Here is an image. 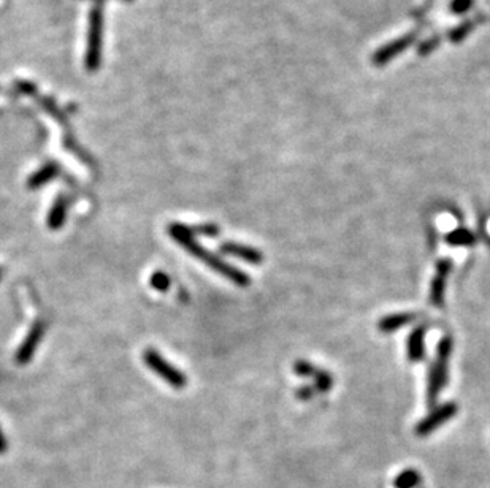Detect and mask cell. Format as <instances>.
Segmentation results:
<instances>
[{
  "label": "cell",
  "instance_id": "cell-1",
  "mask_svg": "<svg viewBox=\"0 0 490 488\" xmlns=\"http://www.w3.org/2000/svg\"><path fill=\"white\" fill-rule=\"evenodd\" d=\"M167 230H169V235L171 240H175L181 247L186 249L191 256L199 258L200 262H204L205 265L210 267L213 271L227 278L229 281H232L240 287L249 286L251 279L247 274L240 271L238 268L230 265V263H227L225 260H222V258H219L216 254L206 251L204 246H200V244L195 241V238L192 235V232L189 230L188 225H183V223H170Z\"/></svg>",
  "mask_w": 490,
  "mask_h": 488
},
{
  "label": "cell",
  "instance_id": "cell-2",
  "mask_svg": "<svg viewBox=\"0 0 490 488\" xmlns=\"http://www.w3.org/2000/svg\"><path fill=\"white\" fill-rule=\"evenodd\" d=\"M452 338L446 334L439 339L437 349V358L430 368L428 374V385H427V404L433 406L437 403L438 395L441 393L444 385L448 380V365L449 357L452 354Z\"/></svg>",
  "mask_w": 490,
  "mask_h": 488
},
{
  "label": "cell",
  "instance_id": "cell-3",
  "mask_svg": "<svg viewBox=\"0 0 490 488\" xmlns=\"http://www.w3.org/2000/svg\"><path fill=\"white\" fill-rule=\"evenodd\" d=\"M102 38H103V10L102 5L95 3L89 14L88 49H86V69L97 72L102 62Z\"/></svg>",
  "mask_w": 490,
  "mask_h": 488
},
{
  "label": "cell",
  "instance_id": "cell-4",
  "mask_svg": "<svg viewBox=\"0 0 490 488\" xmlns=\"http://www.w3.org/2000/svg\"><path fill=\"white\" fill-rule=\"evenodd\" d=\"M143 360H145V365L148 366L149 369H153L159 378H162L170 387L181 390L186 387V384H188V378H186L184 373H181V369L167 362L158 350L146 349L143 352Z\"/></svg>",
  "mask_w": 490,
  "mask_h": 488
},
{
  "label": "cell",
  "instance_id": "cell-5",
  "mask_svg": "<svg viewBox=\"0 0 490 488\" xmlns=\"http://www.w3.org/2000/svg\"><path fill=\"white\" fill-rule=\"evenodd\" d=\"M457 404L456 403H444L441 406H438L432 411L430 414L424 417V419L419 422L414 428V433L421 438H426L430 433H433L439 426H443L448 420H451L454 415L457 414Z\"/></svg>",
  "mask_w": 490,
  "mask_h": 488
},
{
  "label": "cell",
  "instance_id": "cell-6",
  "mask_svg": "<svg viewBox=\"0 0 490 488\" xmlns=\"http://www.w3.org/2000/svg\"><path fill=\"white\" fill-rule=\"evenodd\" d=\"M417 40V34L416 32H409L406 35H403L400 38L392 40V42H389L386 45H382L380 49H376L375 53L371 56V62L373 65H376V67H382V65H386L397 58L398 54L405 53V51L411 47L413 43H416Z\"/></svg>",
  "mask_w": 490,
  "mask_h": 488
},
{
  "label": "cell",
  "instance_id": "cell-7",
  "mask_svg": "<svg viewBox=\"0 0 490 488\" xmlns=\"http://www.w3.org/2000/svg\"><path fill=\"white\" fill-rule=\"evenodd\" d=\"M45 328H47V325H45L43 320H37V322L34 324V327L30 328L29 334L23 341V344L19 345L18 352H16V363L18 365H27L30 360H32L35 352H37L40 343H42V339H43Z\"/></svg>",
  "mask_w": 490,
  "mask_h": 488
},
{
  "label": "cell",
  "instance_id": "cell-8",
  "mask_svg": "<svg viewBox=\"0 0 490 488\" xmlns=\"http://www.w3.org/2000/svg\"><path fill=\"white\" fill-rule=\"evenodd\" d=\"M452 269V262L449 258H443L437 263V274L432 279L430 286V302L433 306H443L444 292H446V279Z\"/></svg>",
  "mask_w": 490,
  "mask_h": 488
},
{
  "label": "cell",
  "instance_id": "cell-9",
  "mask_svg": "<svg viewBox=\"0 0 490 488\" xmlns=\"http://www.w3.org/2000/svg\"><path fill=\"white\" fill-rule=\"evenodd\" d=\"M221 252L227 254V256L240 258V260H245L247 263H251V265H260V263L264 262V256H262L257 249L246 246V244L232 243V241L222 243Z\"/></svg>",
  "mask_w": 490,
  "mask_h": 488
},
{
  "label": "cell",
  "instance_id": "cell-10",
  "mask_svg": "<svg viewBox=\"0 0 490 488\" xmlns=\"http://www.w3.org/2000/svg\"><path fill=\"white\" fill-rule=\"evenodd\" d=\"M69 205H70V200L65 194H60L58 198H56V202L53 203L47 219V225L51 228V230H59V228L64 227L65 219H67Z\"/></svg>",
  "mask_w": 490,
  "mask_h": 488
},
{
  "label": "cell",
  "instance_id": "cell-11",
  "mask_svg": "<svg viewBox=\"0 0 490 488\" xmlns=\"http://www.w3.org/2000/svg\"><path fill=\"white\" fill-rule=\"evenodd\" d=\"M426 325H419L411 332L408 338V358L409 362L417 363L421 362L426 355V347H424V339H426Z\"/></svg>",
  "mask_w": 490,
  "mask_h": 488
},
{
  "label": "cell",
  "instance_id": "cell-12",
  "mask_svg": "<svg viewBox=\"0 0 490 488\" xmlns=\"http://www.w3.org/2000/svg\"><path fill=\"white\" fill-rule=\"evenodd\" d=\"M417 319V314L414 313H395V314H389V316L382 317L378 324V328L381 330L382 333H391L395 332L398 328H403L409 325L414 320Z\"/></svg>",
  "mask_w": 490,
  "mask_h": 488
},
{
  "label": "cell",
  "instance_id": "cell-13",
  "mask_svg": "<svg viewBox=\"0 0 490 488\" xmlns=\"http://www.w3.org/2000/svg\"><path fill=\"white\" fill-rule=\"evenodd\" d=\"M59 173H60L59 165L56 164V162H48V164H45L42 169L35 171L34 175L29 178L27 187L32 191L40 189V187H43L45 184H48V182H51L54 178H58Z\"/></svg>",
  "mask_w": 490,
  "mask_h": 488
},
{
  "label": "cell",
  "instance_id": "cell-14",
  "mask_svg": "<svg viewBox=\"0 0 490 488\" xmlns=\"http://www.w3.org/2000/svg\"><path fill=\"white\" fill-rule=\"evenodd\" d=\"M446 243L454 247L473 246V244L476 243V236H474V233L469 232L468 228H454V230H451L446 235Z\"/></svg>",
  "mask_w": 490,
  "mask_h": 488
},
{
  "label": "cell",
  "instance_id": "cell-15",
  "mask_svg": "<svg viewBox=\"0 0 490 488\" xmlns=\"http://www.w3.org/2000/svg\"><path fill=\"white\" fill-rule=\"evenodd\" d=\"M422 477L421 472L414 467H408V469L402 471L395 479H393V488H417L421 485Z\"/></svg>",
  "mask_w": 490,
  "mask_h": 488
},
{
  "label": "cell",
  "instance_id": "cell-16",
  "mask_svg": "<svg viewBox=\"0 0 490 488\" xmlns=\"http://www.w3.org/2000/svg\"><path fill=\"white\" fill-rule=\"evenodd\" d=\"M149 284H151V287L156 289L158 292H167L170 289L171 281H170V276L167 273L156 271L151 274Z\"/></svg>",
  "mask_w": 490,
  "mask_h": 488
},
{
  "label": "cell",
  "instance_id": "cell-17",
  "mask_svg": "<svg viewBox=\"0 0 490 488\" xmlns=\"http://www.w3.org/2000/svg\"><path fill=\"white\" fill-rule=\"evenodd\" d=\"M473 27H474V21H465L461 25H457V27L452 30L449 37H451V40L454 43H461V42H463L465 38L468 37L469 32L473 30Z\"/></svg>",
  "mask_w": 490,
  "mask_h": 488
},
{
  "label": "cell",
  "instance_id": "cell-18",
  "mask_svg": "<svg viewBox=\"0 0 490 488\" xmlns=\"http://www.w3.org/2000/svg\"><path fill=\"white\" fill-rule=\"evenodd\" d=\"M474 2H476V0H451V3H449V12L461 16V14L468 13L469 10L474 7Z\"/></svg>",
  "mask_w": 490,
  "mask_h": 488
},
{
  "label": "cell",
  "instance_id": "cell-19",
  "mask_svg": "<svg viewBox=\"0 0 490 488\" xmlns=\"http://www.w3.org/2000/svg\"><path fill=\"white\" fill-rule=\"evenodd\" d=\"M189 230L192 232V235H204L208 238L219 235V227L215 225V223H201V225L189 227Z\"/></svg>",
  "mask_w": 490,
  "mask_h": 488
},
{
  "label": "cell",
  "instance_id": "cell-20",
  "mask_svg": "<svg viewBox=\"0 0 490 488\" xmlns=\"http://www.w3.org/2000/svg\"><path fill=\"white\" fill-rule=\"evenodd\" d=\"M16 89L18 93L23 95H32V97L37 95V86L30 83V81H21V80L16 81Z\"/></svg>",
  "mask_w": 490,
  "mask_h": 488
},
{
  "label": "cell",
  "instance_id": "cell-21",
  "mask_svg": "<svg viewBox=\"0 0 490 488\" xmlns=\"http://www.w3.org/2000/svg\"><path fill=\"white\" fill-rule=\"evenodd\" d=\"M438 43H439V37H433L432 40H427V42H424L421 47H419V54L421 56H427V54H430L433 49H435L438 47Z\"/></svg>",
  "mask_w": 490,
  "mask_h": 488
},
{
  "label": "cell",
  "instance_id": "cell-22",
  "mask_svg": "<svg viewBox=\"0 0 490 488\" xmlns=\"http://www.w3.org/2000/svg\"><path fill=\"white\" fill-rule=\"evenodd\" d=\"M313 395H315V389L313 387H303L297 391V396H299L300 400H310L313 398Z\"/></svg>",
  "mask_w": 490,
  "mask_h": 488
},
{
  "label": "cell",
  "instance_id": "cell-23",
  "mask_svg": "<svg viewBox=\"0 0 490 488\" xmlns=\"http://www.w3.org/2000/svg\"><path fill=\"white\" fill-rule=\"evenodd\" d=\"M7 449H8V442L7 438H5L2 428H0V455H3L5 452H7Z\"/></svg>",
  "mask_w": 490,
  "mask_h": 488
},
{
  "label": "cell",
  "instance_id": "cell-24",
  "mask_svg": "<svg viewBox=\"0 0 490 488\" xmlns=\"http://www.w3.org/2000/svg\"><path fill=\"white\" fill-rule=\"evenodd\" d=\"M2 276H3V269L0 268V279H2Z\"/></svg>",
  "mask_w": 490,
  "mask_h": 488
},
{
  "label": "cell",
  "instance_id": "cell-25",
  "mask_svg": "<svg viewBox=\"0 0 490 488\" xmlns=\"http://www.w3.org/2000/svg\"><path fill=\"white\" fill-rule=\"evenodd\" d=\"M99 2H100V3H102V2H103V0H97V3H99Z\"/></svg>",
  "mask_w": 490,
  "mask_h": 488
},
{
  "label": "cell",
  "instance_id": "cell-26",
  "mask_svg": "<svg viewBox=\"0 0 490 488\" xmlns=\"http://www.w3.org/2000/svg\"><path fill=\"white\" fill-rule=\"evenodd\" d=\"M127 2H129V0H127Z\"/></svg>",
  "mask_w": 490,
  "mask_h": 488
}]
</instances>
